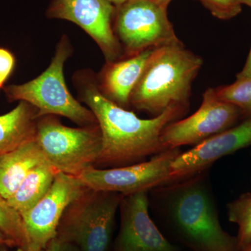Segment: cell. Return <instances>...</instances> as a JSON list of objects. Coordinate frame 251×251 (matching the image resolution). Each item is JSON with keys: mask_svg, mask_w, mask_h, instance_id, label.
Listing matches in <instances>:
<instances>
[{"mask_svg": "<svg viewBox=\"0 0 251 251\" xmlns=\"http://www.w3.org/2000/svg\"><path fill=\"white\" fill-rule=\"evenodd\" d=\"M72 80L79 99L93 112L101 131V151L94 166L97 168L131 166L166 151L162 132L189 108L172 106L158 116L144 120L104 97L97 85V74L90 69L75 72Z\"/></svg>", "mask_w": 251, "mask_h": 251, "instance_id": "1", "label": "cell"}, {"mask_svg": "<svg viewBox=\"0 0 251 251\" xmlns=\"http://www.w3.org/2000/svg\"><path fill=\"white\" fill-rule=\"evenodd\" d=\"M149 199L157 223L191 251H241L221 227L210 168L153 188Z\"/></svg>", "mask_w": 251, "mask_h": 251, "instance_id": "2", "label": "cell"}, {"mask_svg": "<svg viewBox=\"0 0 251 251\" xmlns=\"http://www.w3.org/2000/svg\"><path fill=\"white\" fill-rule=\"evenodd\" d=\"M203 59L183 43L153 49L132 92L130 107L156 117L172 106L189 107Z\"/></svg>", "mask_w": 251, "mask_h": 251, "instance_id": "3", "label": "cell"}, {"mask_svg": "<svg viewBox=\"0 0 251 251\" xmlns=\"http://www.w3.org/2000/svg\"><path fill=\"white\" fill-rule=\"evenodd\" d=\"M72 45L63 35L56 46L49 67L41 75L21 85L4 87L9 101H25L37 109L39 117H66L80 126L98 125L93 112L73 97L64 75V64L72 55Z\"/></svg>", "mask_w": 251, "mask_h": 251, "instance_id": "4", "label": "cell"}, {"mask_svg": "<svg viewBox=\"0 0 251 251\" xmlns=\"http://www.w3.org/2000/svg\"><path fill=\"white\" fill-rule=\"evenodd\" d=\"M123 196L87 187L63 214L55 239L80 251H108Z\"/></svg>", "mask_w": 251, "mask_h": 251, "instance_id": "5", "label": "cell"}, {"mask_svg": "<svg viewBox=\"0 0 251 251\" xmlns=\"http://www.w3.org/2000/svg\"><path fill=\"white\" fill-rule=\"evenodd\" d=\"M36 141L56 171L77 176L95 166L102 134L99 124L74 128L62 125L55 115H45L38 120Z\"/></svg>", "mask_w": 251, "mask_h": 251, "instance_id": "6", "label": "cell"}, {"mask_svg": "<svg viewBox=\"0 0 251 251\" xmlns=\"http://www.w3.org/2000/svg\"><path fill=\"white\" fill-rule=\"evenodd\" d=\"M167 8L148 0H128L117 6L113 29L122 58L181 43L168 19Z\"/></svg>", "mask_w": 251, "mask_h": 251, "instance_id": "7", "label": "cell"}, {"mask_svg": "<svg viewBox=\"0 0 251 251\" xmlns=\"http://www.w3.org/2000/svg\"><path fill=\"white\" fill-rule=\"evenodd\" d=\"M181 152L180 148L167 150L148 161L114 168L92 166L77 176L87 187L96 191L128 196L169 184L171 167Z\"/></svg>", "mask_w": 251, "mask_h": 251, "instance_id": "8", "label": "cell"}, {"mask_svg": "<svg viewBox=\"0 0 251 251\" xmlns=\"http://www.w3.org/2000/svg\"><path fill=\"white\" fill-rule=\"evenodd\" d=\"M242 121L239 109L220 100L213 88H209L203 94L202 104L197 111L166 126L162 132V145L166 150L186 145L195 147Z\"/></svg>", "mask_w": 251, "mask_h": 251, "instance_id": "9", "label": "cell"}, {"mask_svg": "<svg viewBox=\"0 0 251 251\" xmlns=\"http://www.w3.org/2000/svg\"><path fill=\"white\" fill-rule=\"evenodd\" d=\"M87 188L76 176L57 173L44 197L21 215L29 250H46L49 243L56 237L59 221L68 206Z\"/></svg>", "mask_w": 251, "mask_h": 251, "instance_id": "10", "label": "cell"}, {"mask_svg": "<svg viewBox=\"0 0 251 251\" xmlns=\"http://www.w3.org/2000/svg\"><path fill=\"white\" fill-rule=\"evenodd\" d=\"M115 5L106 0H53L47 11L50 18L76 24L98 45L106 62L122 58V49L114 32Z\"/></svg>", "mask_w": 251, "mask_h": 251, "instance_id": "11", "label": "cell"}, {"mask_svg": "<svg viewBox=\"0 0 251 251\" xmlns=\"http://www.w3.org/2000/svg\"><path fill=\"white\" fill-rule=\"evenodd\" d=\"M149 193L123 196L119 206L120 231L112 251H180L150 216Z\"/></svg>", "mask_w": 251, "mask_h": 251, "instance_id": "12", "label": "cell"}, {"mask_svg": "<svg viewBox=\"0 0 251 251\" xmlns=\"http://www.w3.org/2000/svg\"><path fill=\"white\" fill-rule=\"evenodd\" d=\"M251 147V118L178 155L172 163L170 183L211 168L220 158Z\"/></svg>", "mask_w": 251, "mask_h": 251, "instance_id": "13", "label": "cell"}, {"mask_svg": "<svg viewBox=\"0 0 251 251\" xmlns=\"http://www.w3.org/2000/svg\"><path fill=\"white\" fill-rule=\"evenodd\" d=\"M153 50L135 55L105 62L97 74V85L102 94L119 106L130 108L132 92L139 80Z\"/></svg>", "mask_w": 251, "mask_h": 251, "instance_id": "14", "label": "cell"}, {"mask_svg": "<svg viewBox=\"0 0 251 251\" xmlns=\"http://www.w3.org/2000/svg\"><path fill=\"white\" fill-rule=\"evenodd\" d=\"M46 161L36 139L0 156V195L9 199L29 172Z\"/></svg>", "mask_w": 251, "mask_h": 251, "instance_id": "15", "label": "cell"}, {"mask_svg": "<svg viewBox=\"0 0 251 251\" xmlns=\"http://www.w3.org/2000/svg\"><path fill=\"white\" fill-rule=\"evenodd\" d=\"M39 118L37 109L25 101L0 115V156L35 140Z\"/></svg>", "mask_w": 251, "mask_h": 251, "instance_id": "16", "label": "cell"}, {"mask_svg": "<svg viewBox=\"0 0 251 251\" xmlns=\"http://www.w3.org/2000/svg\"><path fill=\"white\" fill-rule=\"evenodd\" d=\"M57 173L47 161L38 165L29 172L8 202L21 216L27 212L48 193Z\"/></svg>", "mask_w": 251, "mask_h": 251, "instance_id": "17", "label": "cell"}, {"mask_svg": "<svg viewBox=\"0 0 251 251\" xmlns=\"http://www.w3.org/2000/svg\"><path fill=\"white\" fill-rule=\"evenodd\" d=\"M227 216L238 226V243L241 249L251 244V193H245L228 203Z\"/></svg>", "mask_w": 251, "mask_h": 251, "instance_id": "18", "label": "cell"}, {"mask_svg": "<svg viewBox=\"0 0 251 251\" xmlns=\"http://www.w3.org/2000/svg\"><path fill=\"white\" fill-rule=\"evenodd\" d=\"M0 230L16 247L28 249V239L22 216L0 195Z\"/></svg>", "mask_w": 251, "mask_h": 251, "instance_id": "19", "label": "cell"}, {"mask_svg": "<svg viewBox=\"0 0 251 251\" xmlns=\"http://www.w3.org/2000/svg\"><path fill=\"white\" fill-rule=\"evenodd\" d=\"M213 90L220 100L237 107L243 120L251 118V80H237L231 85L221 86Z\"/></svg>", "mask_w": 251, "mask_h": 251, "instance_id": "20", "label": "cell"}, {"mask_svg": "<svg viewBox=\"0 0 251 251\" xmlns=\"http://www.w3.org/2000/svg\"><path fill=\"white\" fill-rule=\"evenodd\" d=\"M213 16L221 20L235 17L242 11L239 0H199Z\"/></svg>", "mask_w": 251, "mask_h": 251, "instance_id": "21", "label": "cell"}, {"mask_svg": "<svg viewBox=\"0 0 251 251\" xmlns=\"http://www.w3.org/2000/svg\"><path fill=\"white\" fill-rule=\"evenodd\" d=\"M16 62V57L11 51L0 48V90L4 88L5 82L14 72Z\"/></svg>", "mask_w": 251, "mask_h": 251, "instance_id": "22", "label": "cell"}, {"mask_svg": "<svg viewBox=\"0 0 251 251\" xmlns=\"http://www.w3.org/2000/svg\"><path fill=\"white\" fill-rule=\"evenodd\" d=\"M46 251H80V249L74 245V244H68L59 242L57 239L54 238L49 245L46 247Z\"/></svg>", "mask_w": 251, "mask_h": 251, "instance_id": "23", "label": "cell"}, {"mask_svg": "<svg viewBox=\"0 0 251 251\" xmlns=\"http://www.w3.org/2000/svg\"><path fill=\"white\" fill-rule=\"evenodd\" d=\"M237 80H251V47L244 68L237 74Z\"/></svg>", "mask_w": 251, "mask_h": 251, "instance_id": "24", "label": "cell"}, {"mask_svg": "<svg viewBox=\"0 0 251 251\" xmlns=\"http://www.w3.org/2000/svg\"><path fill=\"white\" fill-rule=\"evenodd\" d=\"M13 247H16L14 243L0 230V251Z\"/></svg>", "mask_w": 251, "mask_h": 251, "instance_id": "25", "label": "cell"}, {"mask_svg": "<svg viewBox=\"0 0 251 251\" xmlns=\"http://www.w3.org/2000/svg\"><path fill=\"white\" fill-rule=\"evenodd\" d=\"M106 1L111 3L112 4L115 5V6H119L125 4L128 0H106Z\"/></svg>", "mask_w": 251, "mask_h": 251, "instance_id": "26", "label": "cell"}, {"mask_svg": "<svg viewBox=\"0 0 251 251\" xmlns=\"http://www.w3.org/2000/svg\"><path fill=\"white\" fill-rule=\"evenodd\" d=\"M148 1H153V2L156 3V4L168 6L171 0H148Z\"/></svg>", "mask_w": 251, "mask_h": 251, "instance_id": "27", "label": "cell"}, {"mask_svg": "<svg viewBox=\"0 0 251 251\" xmlns=\"http://www.w3.org/2000/svg\"><path fill=\"white\" fill-rule=\"evenodd\" d=\"M239 1H240V3L242 5L246 4L251 8V0H239Z\"/></svg>", "mask_w": 251, "mask_h": 251, "instance_id": "28", "label": "cell"}, {"mask_svg": "<svg viewBox=\"0 0 251 251\" xmlns=\"http://www.w3.org/2000/svg\"><path fill=\"white\" fill-rule=\"evenodd\" d=\"M8 251L4 250V251ZM13 251H33L27 250V249H21V248H17V249H16V250ZM46 251V250L45 251Z\"/></svg>", "mask_w": 251, "mask_h": 251, "instance_id": "29", "label": "cell"}, {"mask_svg": "<svg viewBox=\"0 0 251 251\" xmlns=\"http://www.w3.org/2000/svg\"><path fill=\"white\" fill-rule=\"evenodd\" d=\"M240 251H251V244H250V245L247 246V247L241 249Z\"/></svg>", "mask_w": 251, "mask_h": 251, "instance_id": "30", "label": "cell"}]
</instances>
